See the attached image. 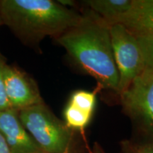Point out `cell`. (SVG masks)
<instances>
[{
	"mask_svg": "<svg viewBox=\"0 0 153 153\" xmlns=\"http://www.w3.org/2000/svg\"><path fill=\"white\" fill-rule=\"evenodd\" d=\"M84 2L111 26L118 24L129 9L132 0H87Z\"/></svg>",
	"mask_w": 153,
	"mask_h": 153,
	"instance_id": "obj_9",
	"label": "cell"
},
{
	"mask_svg": "<svg viewBox=\"0 0 153 153\" xmlns=\"http://www.w3.org/2000/svg\"><path fill=\"white\" fill-rule=\"evenodd\" d=\"M121 153H153V143L139 145L124 141L121 145Z\"/></svg>",
	"mask_w": 153,
	"mask_h": 153,
	"instance_id": "obj_14",
	"label": "cell"
},
{
	"mask_svg": "<svg viewBox=\"0 0 153 153\" xmlns=\"http://www.w3.org/2000/svg\"><path fill=\"white\" fill-rule=\"evenodd\" d=\"M0 153H11L1 133H0Z\"/></svg>",
	"mask_w": 153,
	"mask_h": 153,
	"instance_id": "obj_15",
	"label": "cell"
},
{
	"mask_svg": "<svg viewBox=\"0 0 153 153\" xmlns=\"http://www.w3.org/2000/svg\"><path fill=\"white\" fill-rule=\"evenodd\" d=\"M23 126L45 153H70L72 130L45 102L18 111Z\"/></svg>",
	"mask_w": 153,
	"mask_h": 153,
	"instance_id": "obj_3",
	"label": "cell"
},
{
	"mask_svg": "<svg viewBox=\"0 0 153 153\" xmlns=\"http://www.w3.org/2000/svg\"><path fill=\"white\" fill-rule=\"evenodd\" d=\"M43 153H45V152H43Z\"/></svg>",
	"mask_w": 153,
	"mask_h": 153,
	"instance_id": "obj_18",
	"label": "cell"
},
{
	"mask_svg": "<svg viewBox=\"0 0 153 153\" xmlns=\"http://www.w3.org/2000/svg\"><path fill=\"white\" fill-rule=\"evenodd\" d=\"M93 153H105L104 151H103L102 149L99 145H95L94 148Z\"/></svg>",
	"mask_w": 153,
	"mask_h": 153,
	"instance_id": "obj_16",
	"label": "cell"
},
{
	"mask_svg": "<svg viewBox=\"0 0 153 153\" xmlns=\"http://www.w3.org/2000/svg\"><path fill=\"white\" fill-rule=\"evenodd\" d=\"M119 94L126 113L153 131V70L145 68Z\"/></svg>",
	"mask_w": 153,
	"mask_h": 153,
	"instance_id": "obj_5",
	"label": "cell"
},
{
	"mask_svg": "<svg viewBox=\"0 0 153 153\" xmlns=\"http://www.w3.org/2000/svg\"><path fill=\"white\" fill-rule=\"evenodd\" d=\"M4 26V23H3L2 19H1V15H0V26Z\"/></svg>",
	"mask_w": 153,
	"mask_h": 153,
	"instance_id": "obj_17",
	"label": "cell"
},
{
	"mask_svg": "<svg viewBox=\"0 0 153 153\" xmlns=\"http://www.w3.org/2000/svg\"><path fill=\"white\" fill-rule=\"evenodd\" d=\"M4 79L6 95L13 109L19 111L44 102L35 80L18 66L7 64Z\"/></svg>",
	"mask_w": 153,
	"mask_h": 153,
	"instance_id": "obj_6",
	"label": "cell"
},
{
	"mask_svg": "<svg viewBox=\"0 0 153 153\" xmlns=\"http://www.w3.org/2000/svg\"><path fill=\"white\" fill-rule=\"evenodd\" d=\"M118 24L135 36L153 33V0H132L129 9Z\"/></svg>",
	"mask_w": 153,
	"mask_h": 153,
	"instance_id": "obj_8",
	"label": "cell"
},
{
	"mask_svg": "<svg viewBox=\"0 0 153 153\" xmlns=\"http://www.w3.org/2000/svg\"><path fill=\"white\" fill-rule=\"evenodd\" d=\"M69 103L84 111L93 114L96 105V93L76 91L72 94Z\"/></svg>",
	"mask_w": 153,
	"mask_h": 153,
	"instance_id": "obj_11",
	"label": "cell"
},
{
	"mask_svg": "<svg viewBox=\"0 0 153 153\" xmlns=\"http://www.w3.org/2000/svg\"><path fill=\"white\" fill-rule=\"evenodd\" d=\"M135 36L142 54L145 68L153 70V33L141 34Z\"/></svg>",
	"mask_w": 153,
	"mask_h": 153,
	"instance_id": "obj_12",
	"label": "cell"
},
{
	"mask_svg": "<svg viewBox=\"0 0 153 153\" xmlns=\"http://www.w3.org/2000/svg\"><path fill=\"white\" fill-rule=\"evenodd\" d=\"M0 133L11 153H43L19 119L18 111L10 109L0 112Z\"/></svg>",
	"mask_w": 153,
	"mask_h": 153,
	"instance_id": "obj_7",
	"label": "cell"
},
{
	"mask_svg": "<svg viewBox=\"0 0 153 153\" xmlns=\"http://www.w3.org/2000/svg\"><path fill=\"white\" fill-rule=\"evenodd\" d=\"M0 15L4 25L29 47L38 45L47 36L57 38L82 18V14L52 0H0Z\"/></svg>",
	"mask_w": 153,
	"mask_h": 153,
	"instance_id": "obj_2",
	"label": "cell"
},
{
	"mask_svg": "<svg viewBox=\"0 0 153 153\" xmlns=\"http://www.w3.org/2000/svg\"><path fill=\"white\" fill-rule=\"evenodd\" d=\"M92 114L85 112L68 103L64 111L65 123L71 130L85 129L90 121Z\"/></svg>",
	"mask_w": 153,
	"mask_h": 153,
	"instance_id": "obj_10",
	"label": "cell"
},
{
	"mask_svg": "<svg viewBox=\"0 0 153 153\" xmlns=\"http://www.w3.org/2000/svg\"><path fill=\"white\" fill-rule=\"evenodd\" d=\"M111 38L119 82L118 94L126 90L145 69L136 36L120 24L110 26Z\"/></svg>",
	"mask_w": 153,
	"mask_h": 153,
	"instance_id": "obj_4",
	"label": "cell"
},
{
	"mask_svg": "<svg viewBox=\"0 0 153 153\" xmlns=\"http://www.w3.org/2000/svg\"><path fill=\"white\" fill-rule=\"evenodd\" d=\"M71 58L104 89L118 92L119 75L113 53L110 25L89 10L78 24L55 38Z\"/></svg>",
	"mask_w": 153,
	"mask_h": 153,
	"instance_id": "obj_1",
	"label": "cell"
},
{
	"mask_svg": "<svg viewBox=\"0 0 153 153\" xmlns=\"http://www.w3.org/2000/svg\"><path fill=\"white\" fill-rule=\"evenodd\" d=\"M7 64V58L0 52V112L11 108L6 95L4 79V72Z\"/></svg>",
	"mask_w": 153,
	"mask_h": 153,
	"instance_id": "obj_13",
	"label": "cell"
}]
</instances>
